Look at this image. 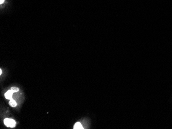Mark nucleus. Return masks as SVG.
<instances>
[{
	"label": "nucleus",
	"mask_w": 172,
	"mask_h": 129,
	"mask_svg": "<svg viewBox=\"0 0 172 129\" xmlns=\"http://www.w3.org/2000/svg\"><path fill=\"white\" fill-rule=\"evenodd\" d=\"M9 103V105L12 107H16V106H17V102L15 101L14 100L12 99H10Z\"/></svg>",
	"instance_id": "4"
},
{
	"label": "nucleus",
	"mask_w": 172,
	"mask_h": 129,
	"mask_svg": "<svg viewBox=\"0 0 172 129\" xmlns=\"http://www.w3.org/2000/svg\"><path fill=\"white\" fill-rule=\"evenodd\" d=\"M4 123L6 126L10 128H14L16 127V123L13 119L6 118L4 120Z\"/></svg>",
	"instance_id": "1"
},
{
	"label": "nucleus",
	"mask_w": 172,
	"mask_h": 129,
	"mask_svg": "<svg viewBox=\"0 0 172 129\" xmlns=\"http://www.w3.org/2000/svg\"><path fill=\"white\" fill-rule=\"evenodd\" d=\"M11 90H12V92L13 93H16V92H18L19 91V88L17 87H12L11 88Z\"/></svg>",
	"instance_id": "5"
},
{
	"label": "nucleus",
	"mask_w": 172,
	"mask_h": 129,
	"mask_svg": "<svg viewBox=\"0 0 172 129\" xmlns=\"http://www.w3.org/2000/svg\"><path fill=\"white\" fill-rule=\"evenodd\" d=\"M74 129H83V126H82L81 124L78 122V123H76L75 124V125L74 126Z\"/></svg>",
	"instance_id": "3"
},
{
	"label": "nucleus",
	"mask_w": 172,
	"mask_h": 129,
	"mask_svg": "<svg viewBox=\"0 0 172 129\" xmlns=\"http://www.w3.org/2000/svg\"><path fill=\"white\" fill-rule=\"evenodd\" d=\"M13 92H12L11 90H8L7 92L5 94V97L7 99H11L12 96L13 94Z\"/></svg>",
	"instance_id": "2"
},
{
	"label": "nucleus",
	"mask_w": 172,
	"mask_h": 129,
	"mask_svg": "<svg viewBox=\"0 0 172 129\" xmlns=\"http://www.w3.org/2000/svg\"><path fill=\"white\" fill-rule=\"evenodd\" d=\"M4 1H5V0H0V4H3L4 2Z\"/></svg>",
	"instance_id": "6"
},
{
	"label": "nucleus",
	"mask_w": 172,
	"mask_h": 129,
	"mask_svg": "<svg viewBox=\"0 0 172 129\" xmlns=\"http://www.w3.org/2000/svg\"><path fill=\"white\" fill-rule=\"evenodd\" d=\"M2 70H0V75H1V74H2Z\"/></svg>",
	"instance_id": "7"
}]
</instances>
